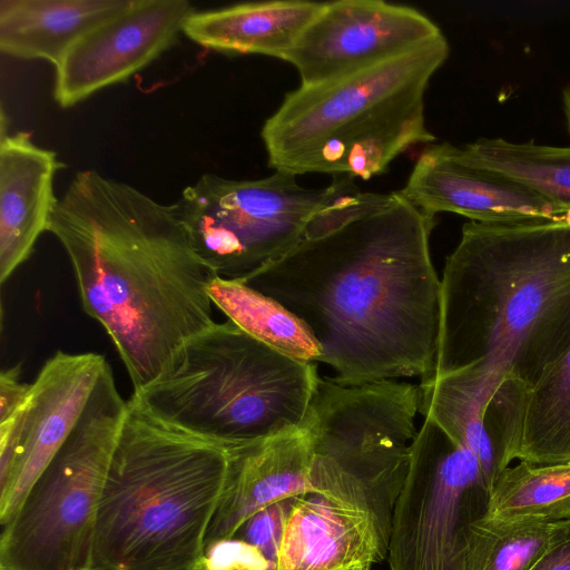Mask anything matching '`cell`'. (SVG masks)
Wrapping results in <instances>:
<instances>
[{"mask_svg": "<svg viewBox=\"0 0 570 570\" xmlns=\"http://www.w3.org/2000/svg\"><path fill=\"white\" fill-rule=\"evenodd\" d=\"M490 522L494 539L483 570H529L548 544L551 523Z\"/></svg>", "mask_w": 570, "mask_h": 570, "instance_id": "24", "label": "cell"}, {"mask_svg": "<svg viewBox=\"0 0 570 570\" xmlns=\"http://www.w3.org/2000/svg\"><path fill=\"white\" fill-rule=\"evenodd\" d=\"M419 404V385L411 383L345 386L320 376L301 423L312 444V494L367 512L387 549Z\"/></svg>", "mask_w": 570, "mask_h": 570, "instance_id": "8", "label": "cell"}, {"mask_svg": "<svg viewBox=\"0 0 570 570\" xmlns=\"http://www.w3.org/2000/svg\"><path fill=\"white\" fill-rule=\"evenodd\" d=\"M130 0H0V50L57 67L89 30Z\"/></svg>", "mask_w": 570, "mask_h": 570, "instance_id": "20", "label": "cell"}, {"mask_svg": "<svg viewBox=\"0 0 570 570\" xmlns=\"http://www.w3.org/2000/svg\"><path fill=\"white\" fill-rule=\"evenodd\" d=\"M386 557L367 512L316 494L292 498L276 570H374Z\"/></svg>", "mask_w": 570, "mask_h": 570, "instance_id": "17", "label": "cell"}, {"mask_svg": "<svg viewBox=\"0 0 570 570\" xmlns=\"http://www.w3.org/2000/svg\"><path fill=\"white\" fill-rule=\"evenodd\" d=\"M449 52L442 35L358 72L288 92L262 129L268 166L294 176L367 180L414 145L434 141L424 95Z\"/></svg>", "mask_w": 570, "mask_h": 570, "instance_id": "5", "label": "cell"}, {"mask_svg": "<svg viewBox=\"0 0 570 570\" xmlns=\"http://www.w3.org/2000/svg\"><path fill=\"white\" fill-rule=\"evenodd\" d=\"M48 232L65 248L83 311L111 338L134 391L216 322L215 273L195 252L177 204L94 169L78 171Z\"/></svg>", "mask_w": 570, "mask_h": 570, "instance_id": "2", "label": "cell"}, {"mask_svg": "<svg viewBox=\"0 0 570 570\" xmlns=\"http://www.w3.org/2000/svg\"><path fill=\"white\" fill-rule=\"evenodd\" d=\"M291 500L292 498L278 501L257 511L242 524L234 535L257 549L268 562L271 570H276Z\"/></svg>", "mask_w": 570, "mask_h": 570, "instance_id": "25", "label": "cell"}, {"mask_svg": "<svg viewBox=\"0 0 570 570\" xmlns=\"http://www.w3.org/2000/svg\"><path fill=\"white\" fill-rule=\"evenodd\" d=\"M434 225V215L394 191L384 207L303 239L239 281L306 325L337 384L429 382L441 316L430 253Z\"/></svg>", "mask_w": 570, "mask_h": 570, "instance_id": "1", "label": "cell"}, {"mask_svg": "<svg viewBox=\"0 0 570 570\" xmlns=\"http://www.w3.org/2000/svg\"><path fill=\"white\" fill-rule=\"evenodd\" d=\"M30 390L20 380V365L2 370L0 374V422L8 420L23 405Z\"/></svg>", "mask_w": 570, "mask_h": 570, "instance_id": "27", "label": "cell"}, {"mask_svg": "<svg viewBox=\"0 0 570 570\" xmlns=\"http://www.w3.org/2000/svg\"><path fill=\"white\" fill-rule=\"evenodd\" d=\"M318 377L315 362L291 357L227 320L186 342L129 400L230 449L299 425Z\"/></svg>", "mask_w": 570, "mask_h": 570, "instance_id": "6", "label": "cell"}, {"mask_svg": "<svg viewBox=\"0 0 570 570\" xmlns=\"http://www.w3.org/2000/svg\"><path fill=\"white\" fill-rule=\"evenodd\" d=\"M392 198L393 193L362 190L348 176L307 189L296 176L275 171L245 180L204 174L176 204L199 258L216 276L239 281L303 239L380 209Z\"/></svg>", "mask_w": 570, "mask_h": 570, "instance_id": "7", "label": "cell"}, {"mask_svg": "<svg viewBox=\"0 0 570 570\" xmlns=\"http://www.w3.org/2000/svg\"><path fill=\"white\" fill-rule=\"evenodd\" d=\"M109 363L58 351L30 383L26 402L0 422V524L14 514L81 417Z\"/></svg>", "mask_w": 570, "mask_h": 570, "instance_id": "11", "label": "cell"}, {"mask_svg": "<svg viewBox=\"0 0 570 570\" xmlns=\"http://www.w3.org/2000/svg\"><path fill=\"white\" fill-rule=\"evenodd\" d=\"M562 106L567 122L568 132L570 135V85L562 92Z\"/></svg>", "mask_w": 570, "mask_h": 570, "instance_id": "29", "label": "cell"}, {"mask_svg": "<svg viewBox=\"0 0 570 570\" xmlns=\"http://www.w3.org/2000/svg\"><path fill=\"white\" fill-rule=\"evenodd\" d=\"M127 411L108 365L71 434L1 525L0 570H90L98 505Z\"/></svg>", "mask_w": 570, "mask_h": 570, "instance_id": "9", "label": "cell"}, {"mask_svg": "<svg viewBox=\"0 0 570 570\" xmlns=\"http://www.w3.org/2000/svg\"><path fill=\"white\" fill-rule=\"evenodd\" d=\"M324 2L286 0L194 11L183 33L200 47L229 55L285 59Z\"/></svg>", "mask_w": 570, "mask_h": 570, "instance_id": "19", "label": "cell"}, {"mask_svg": "<svg viewBox=\"0 0 570 570\" xmlns=\"http://www.w3.org/2000/svg\"><path fill=\"white\" fill-rule=\"evenodd\" d=\"M228 451L227 476L206 533L205 551L234 538L242 524L263 508L312 494V444L301 424Z\"/></svg>", "mask_w": 570, "mask_h": 570, "instance_id": "15", "label": "cell"}, {"mask_svg": "<svg viewBox=\"0 0 570 570\" xmlns=\"http://www.w3.org/2000/svg\"><path fill=\"white\" fill-rule=\"evenodd\" d=\"M459 150L470 164L503 175L570 213V147L480 138Z\"/></svg>", "mask_w": 570, "mask_h": 570, "instance_id": "22", "label": "cell"}, {"mask_svg": "<svg viewBox=\"0 0 570 570\" xmlns=\"http://www.w3.org/2000/svg\"><path fill=\"white\" fill-rule=\"evenodd\" d=\"M489 412L502 471L513 460L570 462V343L530 383L501 386Z\"/></svg>", "mask_w": 570, "mask_h": 570, "instance_id": "16", "label": "cell"}, {"mask_svg": "<svg viewBox=\"0 0 570 570\" xmlns=\"http://www.w3.org/2000/svg\"><path fill=\"white\" fill-rule=\"evenodd\" d=\"M209 297L229 321L268 346L305 362H318L321 347L306 325L276 299L244 282L219 276Z\"/></svg>", "mask_w": 570, "mask_h": 570, "instance_id": "21", "label": "cell"}, {"mask_svg": "<svg viewBox=\"0 0 570 570\" xmlns=\"http://www.w3.org/2000/svg\"><path fill=\"white\" fill-rule=\"evenodd\" d=\"M229 464L228 449L128 400L105 479L90 570H194Z\"/></svg>", "mask_w": 570, "mask_h": 570, "instance_id": "4", "label": "cell"}, {"mask_svg": "<svg viewBox=\"0 0 570 570\" xmlns=\"http://www.w3.org/2000/svg\"><path fill=\"white\" fill-rule=\"evenodd\" d=\"M399 191L430 215L449 212L479 223L563 220L568 215L521 184L470 164L448 142L428 146Z\"/></svg>", "mask_w": 570, "mask_h": 570, "instance_id": "14", "label": "cell"}, {"mask_svg": "<svg viewBox=\"0 0 570 570\" xmlns=\"http://www.w3.org/2000/svg\"><path fill=\"white\" fill-rule=\"evenodd\" d=\"M570 342V224L469 222L446 257L435 375L488 416Z\"/></svg>", "mask_w": 570, "mask_h": 570, "instance_id": "3", "label": "cell"}, {"mask_svg": "<svg viewBox=\"0 0 570 570\" xmlns=\"http://www.w3.org/2000/svg\"><path fill=\"white\" fill-rule=\"evenodd\" d=\"M490 491L476 455L424 419L394 507L390 570H483L494 539Z\"/></svg>", "mask_w": 570, "mask_h": 570, "instance_id": "10", "label": "cell"}, {"mask_svg": "<svg viewBox=\"0 0 570 570\" xmlns=\"http://www.w3.org/2000/svg\"><path fill=\"white\" fill-rule=\"evenodd\" d=\"M65 165L53 150L36 145L29 132H1L0 281L26 262L58 204L53 181Z\"/></svg>", "mask_w": 570, "mask_h": 570, "instance_id": "18", "label": "cell"}, {"mask_svg": "<svg viewBox=\"0 0 570 570\" xmlns=\"http://www.w3.org/2000/svg\"><path fill=\"white\" fill-rule=\"evenodd\" d=\"M443 33L419 10L382 0L324 2L285 57L313 87L383 62Z\"/></svg>", "mask_w": 570, "mask_h": 570, "instance_id": "12", "label": "cell"}, {"mask_svg": "<svg viewBox=\"0 0 570 570\" xmlns=\"http://www.w3.org/2000/svg\"><path fill=\"white\" fill-rule=\"evenodd\" d=\"M529 570H570V519L551 523L548 544Z\"/></svg>", "mask_w": 570, "mask_h": 570, "instance_id": "26", "label": "cell"}, {"mask_svg": "<svg viewBox=\"0 0 570 570\" xmlns=\"http://www.w3.org/2000/svg\"><path fill=\"white\" fill-rule=\"evenodd\" d=\"M194 11L187 0H130L68 50L56 67L55 100L72 107L126 81L176 42Z\"/></svg>", "mask_w": 570, "mask_h": 570, "instance_id": "13", "label": "cell"}, {"mask_svg": "<svg viewBox=\"0 0 570 570\" xmlns=\"http://www.w3.org/2000/svg\"><path fill=\"white\" fill-rule=\"evenodd\" d=\"M494 522L570 519V462L532 464L520 461L494 481L485 518Z\"/></svg>", "mask_w": 570, "mask_h": 570, "instance_id": "23", "label": "cell"}, {"mask_svg": "<svg viewBox=\"0 0 570 570\" xmlns=\"http://www.w3.org/2000/svg\"><path fill=\"white\" fill-rule=\"evenodd\" d=\"M194 570H248V569L240 563L218 561V560H214V559L205 556L204 558H202L199 560V562L196 564Z\"/></svg>", "mask_w": 570, "mask_h": 570, "instance_id": "28", "label": "cell"}]
</instances>
